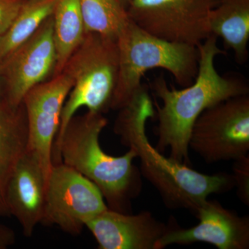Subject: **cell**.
Segmentation results:
<instances>
[{
    "mask_svg": "<svg viewBox=\"0 0 249 249\" xmlns=\"http://www.w3.org/2000/svg\"><path fill=\"white\" fill-rule=\"evenodd\" d=\"M56 63L52 76L63 71L85 35L80 0H57L52 15Z\"/></svg>",
    "mask_w": 249,
    "mask_h": 249,
    "instance_id": "obj_16",
    "label": "cell"
},
{
    "mask_svg": "<svg viewBox=\"0 0 249 249\" xmlns=\"http://www.w3.org/2000/svg\"><path fill=\"white\" fill-rule=\"evenodd\" d=\"M119 53L117 83L111 109H120L142 87L145 72L163 69L183 88L194 82L199 69L196 46L163 40L129 19L116 38Z\"/></svg>",
    "mask_w": 249,
    "mask_h": 249,
    "instance_id": "obj_4",
    "label": "cell"
},
{
    "mask_svg": "<svg viewBox=\"0 0 249 249\" xmlns=\"http://www.w3.org/2000/svg\"><path fill=\"white\" fill-rule=\"evenodd\" d=\"M217 0H130L131 20L163 40L198 47L211 35L209 16Z\"/></svg>",
    "mask_w": 249,
    "mask_h": 249,
    "instance_id": "obj_8",
    "label": "cell"
},
{
    "mask_svg": "<svg viewBox=\"0 0 249 249\" xmlns=\"http://www.w3.org/2000/svg\"><path fill=\"white\" fill-rule=\"evenodd\" d=\"M0 103H1V102H0Z\"/></svg>",
    "mask_w": 249,
    "mask_h": 249,
    "instance_id": "obj_23",
    "label": "cell"
},
{
    "mask_svg": "<svg viewBox=\"0 0 249 249\" xmlns=\"http://www.w3.org/2000/svg\"><path fill=\"white\" fill-rule=\"evenodd\" d=\"M189 148L209 163L249 155V96H236L208 108L192 128Z\"/></svg>",
    "mask_w": 249,
    "mask_h": 249,
    "instance_id": "obj_6",
    "label": "cell"
},
{
    "mask_svg": "<svg viewBox=\"0 0 249 249\" xmlns=\"http://www.w3.org/2000/svg\"><path fill=\"white\" fill-rule=\"evenodd\" d=\"M233 178L237 195L242 202L249 204V155L235 160Z\"/></svg>",
    "mask_w": 249,
    "mask_h": 249,
    "instance_id": "obj_19",
    "label": "cell"
},
{
    "mask_svg": "<svg viewBox=\"0 0 249 249\" xmlns=\"http://www.w3.org/2000/svg\"><path fill=\"white\" fill-rule=\"evenodd\" d=\"M46 185L38 160L26 150L10 178L6 193L10 213L17 219L25 237L32 236L42 219Z\"/></svg>",
    "mask_w": 249,
    "mask_h": 249,
    "instance_id": "obj_13",
    "label": "cell"
},
{
    "mask_svg": "<svg viewBox=\"0 0 249 249\" xmlns=\"http://www.w3.org/2000/svg\"><path fill=\"white\" fill-rule=\"evenodd\" d=\"M85 227L101 249H156L168 229V226L148 211L132 214L109 208L91 219Z\"/></svg>",
    "mask_w": 249,
    "mask_h": 249,
    "instance_id": "obj_12",
    "label": "cell"
},
{
    "mask_svg": "<svg viewBox=\"0 0 249 249\" xmlns=\"http://www.w3.org/2000/svg\"><path fill=\"white\" fill-rule=\"evenodd\" d=\"M196 217L199 224L189 229L180 227L173 220L156 249L196 242H206L219 249L249 248V217H240L218 201L209 199L199 208Z\"/></svg>",
    "mask_w": 249,
    "mask_h": 249,
    "instance_id": "obj_11",
    "label": "cell"
},
{
    "mask_svg": "<svg viewBox=\"0 0 249 249\" xmlns=\"http://www.w3.org/2000/svg\"><path fill=\"white\" fill-rule=\"evenodd\" d=\"M212 35L220 37L226 49H231L237 63L249 58V0H217L209 16Z\"/></svg>",
    "mask_w": 249,
    "mask_h": 249,
    "instance_id": "obj_15",
    "label": "cell"
},
{
    "mask_svg": "<svg viewBox=\"0 0 249 249\" xmlns=\"http://www.w3.org/2000/svg\"><path fill=\"white\" fill-rule=\"evenodd\" d=\"M57 0H26L17 18L0 37V62L34 35L53 14Z\"/></svg>",
    "mask_w": 249,
    "mask_h": 249,
    "instance_id": "obj_17",
    "label": "cell"
},
{
    "mask_svg": "<svg viewBox=\"0 0 249 249\" xmlns=\"http://www.w3.org/2000/svg\"><path fill=\"white\" fill-rule=\"evenodd\" d=\"M27 115L23 104L12 107L0 103V217L10 216L8 185L18 160L27 150Z\"/></svg>",
    "mask_w": 249,
    "mask_h": 249,
    "instance_id": "obj_14",
    "label": "cell"
},
{
    "mask_svg": "<svg viewBox=\"0 0 249 249\" xmlns=\"http://www.w3.org/2000/svg\"><path fill=\"white\" fill-rule=\"evenodd\" d=\"M107 125L101 113L73 116L53 142L52 164L63 163L76 170L99 188L109 209L127 213L142 189L140 173L133 164L137 155L132 149L121 157L106 153L99 137Z\"/></svg>",
    "mask_w": 249,
    "mask_h": 249,
    "instance_id": "obj_3",
    "label": "cell"
},
{
    "mask_svg": "<svg viewBox=\"0 0 249 249\" xmlns=\"http://www.w3.org/2000/svg\"><path fill=\"white\" fill-rule=\"evenodd\" d=\"M80 6L85 34L95 33L116 39L130 19L123 0H80Z\"/></svg>",
    "mask_w": 249,
    "mask_h": 249,
    "instance_id": "obj_18",
    "label": "cell"
},
{
    "mask_svg": "<svg viewBox=\"0 0 249 249\" xmlns=\"http://www.w3.org/2000/svg\"><path fill=\"white\" fill-rule=\"evenodd\" d=\"M15 235L12 229L6 227H0V249H7L14 245Z\"/></svg>",
    "mask_w": 249,
    "mask_h": 249,
    "instance_id": "obj_21",
    "label": "cell"
},
{
    "mask_svg": "<svg viewBox=\"0 0 249 249\" xmlns=\"http://www.w3.org/2000/svg\"><path fill=\"white\" fill-rule=\"evenodd\" d=\"M119 110L114 132L124 145L135 152L140 160L142 175L159 192L168 209L188 210L196 216L211 195L225 193L235 187L232 175L199 173L165 157L152 146L147 136L146 124L155 117V109L145 85Z\"/></svg>",
    "mask_w": 249,
    "mask_h": 249,
    "instance_id": "obj_1",
    "label": "cell"
},
{
    "mask_svg": "<svg viewBox=\"0 0 249 249\" xmlns=\"http://www.w3.org/2000/svg\"><path fill=\"white\" fill-rule=\"evenodd\" d=\"M26 0H0V37L11 27Z\"/></svg>",
    "mask_w": 249,
    "mask_h": 249,
    "instance_id": "obj_20",
    "label": "cell"
},
{
    "mask_svg": "<svg viewBox=\"0 0 249 249\" xmlns=\"http://www.w3.org/2000/svg\"><path fill=\"white\" fill-rule=\"evenodd\" d=\"M123 1H124V3H125L126 5H128L129 4V1H130V0H123Z\"/></svg>",
    "mask_w": 249,
    "mask_h": 249,
    "instance_id": "obj_22",
    "label": "cell"
},
{
    "mask_svg": "<svg viewBox=\"0 0 249 249\" xmlns=\"http://www.w3.org/2000/svg\"><path fill=\"white\" fill-rule=\"evenodd\" d=\"M55 63L52 16L29 40L0 62L6 85L5 102L12 107L20 106L29 90L53 76Z\"/></svg>",
    "mask_w": 249,
    "mask_h": 249,
    "instance_id": "obj_10",
    "label": "cell"
},
{
    "mask_svg": "<svg viewBox=\"0 0 249 249\" xmlns=\"http://www.w3.org/2000/svg\"><path fill=\"white\" fill-rule=\"evenodd\" d=\"M62 71L71 77L73 86L62 108L55 141L61 137L80 108L101 114L111 109L119 72L116 39L95 33L85 34Z\"/></svg>",
    "mask_w": 249,
    "mask_h": 249,
    "instance_id": "obj_5",
    "label": "cell"
},
{
    "mask_svg": "<svg viewBox=\"0 0 249 249\" xmlns=\"http://www.w3.org/2000/svg\"><path fill=\"white\" fill-rule=\"evenodd\" d=\"M218 37L212 35L198 46L199 69L194 82L184 89L169 85L164 76L156 78L152 90L162 102L155 103L158 125L156 148L160 152L169 149L170 157L188 165L189 139L192 128L203 111L236 96L249 94L247 80L237 75H221L215 67L217 55L226 52L218 47Z\"/></svg>",
    "mask_w": 249,
    "mask_h": 249,
    "instance_id": "obj_2",
    "label": "cell"
},
{
    "mask_svg": "<svg viewBox=\"0 0 249 249\" xmlns=\"http://www.w3.org/2000/svg\"><path fill=\"white\" fill-rule=\"evenodd\" d=\"M107 208L102 193L92 181L63 163L52 165L41 224L58 226L76 236L87 223Z\"/></svg>",
    "mask_w": 249,
    "mask_h": 249,
    "instance_id": "obj_7",
    "label": "cell"
},
{
    "mask_svg": "<svg viewBox=\"0 0 249 249\" xmlns=\"http://www.w3.org/2000/svg\"><path fill=\"white\" fill-rule=\"evenodd\" d=\"M73 86L66 72L29 90L22 104L27 115V150L38 160L46 178L52 167V149L60 128L62 108Z\"/></svg>",
    "mask_w": 249,
    "mask_h": 249,
    "instance_id": "obj_9",
    "label": "cell"
}]
</instances>
